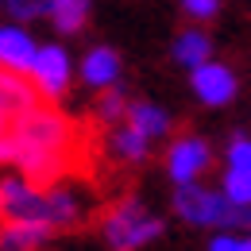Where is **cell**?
Returning <instances> with one entry per match:
<instances>
[{
    "label": "cell",
    "instance_id": "cell-20",
    "mask_svg": "<svg viewBox=\"0 0 251 251\" xmlns=\"http://www.w3.org/2000/svg\"><path fill=\"white\" fill-rule=\"evenodd\" d=\"M209 251H251V236H228V232H220L217 240L209 244Z\"/></svg>",
    "mask_w": 251,
    "mask_h": 251
},
{
    "label": "cell",
    "instance_id": "cell-5",
    "mask_svg": "<svg viewBox=\"0 0 251 251\" xmlns=\"http://www.w3.org/2000/svg\"><path fill=\"white\" fill-rule=\"evenodd\" d=\"M70 54H66L62 47H43L39 50V62L31 70V81L39 97H62L70 89Z\"/></svg>",
    "mask_w": 251,
    "mask_h": 251
},
{
    "label": "cell",
    "instance_id": "cell-10",
    "mask_svg": "<svg viewBox=\"0 0 251 251\" xmlns=\"http://www.w3.org/2000/svg\"><path fill=\"white\" fill-rule=\"evenodd\" d=\"M116 77H120V58H116V50L93 47V50L81 58V81H85V85H93V89H112Z\"/></svg>",
    "mask_w": 251,
    "mask_h": 251
},
{
    "label": "cell",
    "instance_id": "cell-17",
    "mask_svg": "<svg viewBox=\"0 0 251 251\" xmlns=\"http://www.w3.org/2000/svg\"><path fill=\"white\" fill-rule=\"evenodd\" d=\"M58 0H4V8L12 12V20H39V16H54Z\"/></svg>",
    "mask_w": 251,
    "mask_h": 251
},
{
    "label": "cell",
    "instance_id": "cell-9",
    "mask_svg": "<svg viewBox=\"0 0 251 251\" xmlns=\"http://www.w3.org/2000/svg\"><path fill=\"white\" fill-rule=\"evenodd\" d=\"M43 224L54 232V228H74L81 224V205L70 189H43Z\"/></svg>",
    "mask_w": 251,
    "mask_h": 251
},
{
    "label": "cell",
    "instance_id": "cell-11",
    "mask_svg": "<svg viewBox=\"0 0 251 251\" xmlns=\"http://www.w3.org/2000/svg\"><path fill=\"white\" fill-rule=\"evenodd\" d=\"M50 228L35 220H8L4 224V251H39L47 244Z\"/></svg>",
    "mask_w": 251,
    "mask_h": 251
},
{
    "label": "cell",
    "instance_id": "cell-4",
    "mask_svg": "<svg viewBox=\"0 0 251 251\" xmlns=\"http://www.w3.org/2000/svg\"><path fill=\"white\" fill-rule=\"evenodd\" d=\"M205 166H209V143L197 139V135L178 139V143L166 151V174H170L178 186H193Z\"/></svg>",
    "mask_w": 251,
    "mask_h": 251
},
{
    "label": "cell",
    "instance_id": "cell-1",
    "mask_svg": "<svg viewBox=\"0 0 251 251\" xmlns=\"http://www.w3.org/2000/svg\"><path fill=\"white\" fill-rule=\"evenodd\" d=\"M66 147H70V124L54 112H43V108L8 124L4 143H0L4 158L31 182H50L62 170Z\"/></svg>",
    "mask_w": 251,
    "mask_h": 251
},
{
    "label": "cell",
    "instance_id": "cell-6",
    "mask_svg": "<svg viewBox=\"0 0 251 251\" xmlns=\"http://www.w3.org/2000/svg\"><path fill=\"white\" fill-rule=\"evenodd\" d=\"M0 62L8 74H31L35 62H39V47L31 43V35L24 27H4L0 31Z\"/></svg>",
    "mask_w": 251,
    "mask_h": 251
},
{
    "label": "cell",
    "instance_id": "cell-7",
    "mask_svg": "<svg viewBox=\"0 0 251 251\" xmlns=\"http://www.w3.org/2000/svg\"><path fill=\"white\" fill-rule=\"evenodd\" d=\"M39 89H35V81H24V74H8L4 70V77H0V104H4V124H16V120H24L27 112L39 108Z\"/></svg>",
    "mask_w": 251,
    "mask_h": 251
},
{
    "label": "cell",
    "instance_id": "cell-15",
    "mask_svg": "<svg viewBox=\"0 0 251 251\" xmlns=\"http://www.w3.org/2000/svg\"><path fill=\"white\" fill-rule=\"evenodd\" d=\"M147 135H139L135 127H120L116 135H112V147H116V155L124 158V162H139V158L147 155Z\"/></svg>",
    "mask_w": 251,
    "mask_h": 251
},
{
    "label": "cell",
    "instance_id": "cell-14",
    "mask_svg": "<svg viewBox=\"0 0 251 251\" xmlns=\"http://www.w3.org/2000/svg\"><path fill=\"white\" fill-rule=\"evenodd\" d=\"M85 20H89V0H58V4H54V16H50V24L62 35L81 31Z\"/></svg>",
    "mask_w": 251,
    "mask_h": 251
},
{
    "label": "cell",
    "instance_id": "cell-18",
    "mask_svg": "<svg viewBox=\"0 0 251 251\" xmlns=\"http://www.w3.org/2000/svg\"><path fill=\"white\" fill-rule=\"evenodd\" d=\"M127 108H131V104H124V93H116V89H104L100 104H97V112H100V120H104V124H112V120L127 116Z\"/></svg>",
    "mask_w": 251,
    "mask_h": 251
},
{
    "label": "cell",
    "instance_id": "cell-19",
    "mask_svg": "<svg viewBox=\"0 0 251 251\" xmlns=\"http://www.w3.org/2000/svg\"><path fill=\"white\" fill-rule=\"evenodd\" d=\"M228 170L251 174V139H232V147H228Z\"/></svg>",
    "mask_w": 251,
    "mask_h": 251
},
{
    "label": "cell",
    "instance_id": "cell-16",
    "mask_svg": "<svg viewBox=\"0 0 251 251\" xmlns=\"http://www.w3.org/2000/svg\"><path fill=\"white\" fill-rule=\"evenodd\" d=\"M220 189H224V197H228L232 205L251 209V174H244V170H224Z\"/></svg>",
    "mask_w": 251,
    "mask_h": 251
},
{
    "label": "cell",
    "instance_id": "cell-8",
    "mask_svg": "<svg viewBox=\"0 0 251 251\" xmlns=\"http://www.w3.org/2000/svg\"><path fill=\"white\" fill-rule=\"evenodd\" d=\"M193 93L201 97L205 104H228L232 97H236V77H232V70L228 66H201V70H193Z\"/></svg>",
    "mask_w": 251,
    "mask_h": 251
},
{
    "label": "cell",
    "instance_id": "cell-12",
    "mask_svg": "<svg viewBox=\"0 0 251 251\" xmlns=\"http://www.w3.org/2000/svg\"><path fill=\"white\" fill-rule=\"evenodd\" d=\"M209 54H213V43H209V35L201 31V27H189L174 39V58L189 70H201V66H209Z\"/></svg>",
    "mask_w": 251,
    "mask_h": 251
},
{
    "label": "cell",
    "instance_id": "cell-21",
    "mask_svg": "<svg viewBox=\"0 0 251 251\" xmlns=\"http://www.w3.org/2000/svg\"><path fill=\"white\" fill-rule=\"evenodd\" d=\"M217 4L220 0H182V8H186L193 20H213L217 16Z\"/></svg>",
    "mask_w": 251,
    "mask_h": 251
},
{
    "label": "cell",
    "instance_id": "cell-13",
    "mask_svg": "<svg viewBox=\"0 0 251 251\" xmlns=\"http://www.w3.org/2000/svg\"><path fill=\"white\" fill-rule=\"evenodd\" d=\"M127 127H135L139 135H147V139H158V135H166V127H170V116L155 108V104H131L127 108Z\"/></svg>",
    "mask_w": 251,
    "mask_h": 251
},
{
    "label": "cell",
    "instance_id": "cell-3",
    "mask_svg": "<svg viewBox=\"0 0 251 251\" xmlns=\"http://www.w3.org/2000/svg\"><path fill=\"white\" fill-rule=\"evenodd\" d=\"M162 236V220L147 213L139 201H124L104 217V244L112 251H139Z\"/></svg>",
    "mask_w": 251,
    "mask_h": 251
},
{
    "label": "cell",
    "instance_id": "cell-2",
    "mask_svg": "<svg viewBox=\"0 0 251 251\" xmlns=\"http://www.w3.org/2000/svg\"><path fill=\"white\" fill-rule=\"evenodd\" d=\"M174 213L186 220V224H220V228H248L251 224V209H240L224 197V189H201L193 186H178L174 193Z\"/></svg>",
    "mask_w": 251,
    "mask_h": 251
}]
</instances>
